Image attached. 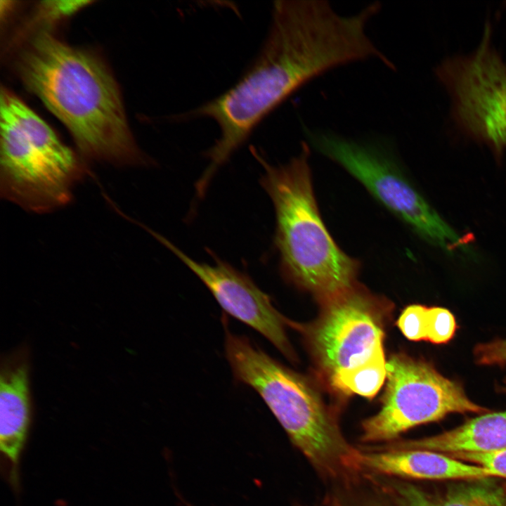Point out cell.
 <instances>
[{
	"instance_id": "1",
	"label": "cell",
	"mask_w": 506,
	"mask_h": 506,
	"mask_svg": "<svg viewBox=\"0 0 506 506\" xmlns=\"http://www.w3.org/2000/svg\"><path fill=\"white\" fill-rule=\"evenodd\" d=\"M373 17L368 8L341 14L323 0L274 2L264 44L247 73L223 94L181 117H208L220 129L206 153L209 164L201 181L209 183L257 125L299 88L341 66L379 60L382 52L367 32Z\"/></svg>"
},
{
	"instance_id": "2",
	"label": "cell",
	"mask_w": 506,
	"mask_h": 506,
	"mask_svg": "<svg viewBox=\"0 0 506 506\" xmlns=\"http://www.w3.org/2000/svg\"><path fill=\"white\" fill-rule=\"evenodd\" d=\"M18 67L25 85L67 126L85 156L121 166L149 164L129 128L113 77L94 56L42 30Z\"/></svg>"
},
{
	"instance_id": "3",
	"label": "cell",
	"mask_w": 506,
	"mask_h": 506,
	"mask_svg": "<svg viewBox=\"0 0 506 506\" xmlns=\"http://www.w3.org/2000/svg\"><path fill=\"white\" fill-rule=\"evenodd\" d=\"M225 351L235 379L260 395L291 443L320 476L353 484L362 474L361 450L346 441L336 415L316 389L245 337L227 331Z\"/></svg>"
},
{
	"instance_id": "4",
	"label": "cell",
	"mask_w": 506,
	"mask_h": 506,
	"mask_svg": "<svg viewBox=\"0 0 506 506\" xmlns=\"http://www.w3.org/2000/svg\"><path fill=\"white\" fill-rule=\"evenodd\" d=\"M252 152L263 167L260 183L274 206V242L284 277L320 304L351 287L359 262L337 245L323 222L313 190L309 145L303 143L298 155L279 166Z\"/></svg>"
},
{
	"instance_id": "5",
	"label": "cell",
	"mask_w": 506,
	"mask_h": 506,
	"mask_svg": "<svg viewBox=\"0 0 506 506\" xmlns=\"http://www.w3.org/2000/svg\"><path fill=\"white\" fill-rule=\"evenodd\" d=\"M0 113L1 196L37 213L68 203L85 171L76 154L24 102L4 89Z\"/></svg>"
},
{
	"instance_id": "6",
	"label": "cell",
	"mask_w": 506,
	"mask_h": 506,
	"mask_svg": "<svg viewBox=\"0 0 506 506\" xmlns=\"http://www.w3.org/2000/svg\"><path fill=\"white\" fill-rule=\"evenodd\" d=\"M487 412L467 397L460 383L432 365L405 354L393 355L387 362L381 408L362 422L361 441L390 443L411 428L450 413Z\"/></svg>"
},
{
	"instance_id": "7",
	"label": "cell",
	"mask_w": 506,
	"mask_h": 506,
	"mask_svg": "<svg viewBox=\"0 0 506 506\" xmlns=\"http://www.w3.org/2000/svg\"><path fill=\"white\" fill-rule=\"evenodd\" d=\"M307 134L320 153L343 167L422 238L446 250L467 249V241L439 216L377 145L328 131L309 130Z\"/></svg>"
},
{
	"instance_id": "8",
	"label": "cell",
	"mask_w": 506,
	"mask_h": 506,
	"mask_svg": "<svg viewBox=\"0 0 506 506\" xmlns=\"http://www.w3.org/2000/svg\"><path fill=\"white\" fill-rule=\"evenodd\" d=\"M319 317L302 327L320 373L330 383L384 351L389 304L357 283L320 304Z\"/></svg>"
},
{
	"instance_id": "9",
	"label": "cell",
	"mask_w": 506,
	"mask_h": 506,
	"mask_svg": "<svg viewBox=\"0 0 506 506\" xmlns=\"http://www.w3.org/2000/svg\"><path fill=\"white\" fill-rule=\"evenodd\" d=\"M491 36L487 23L476 48L445 60L436 74L449 93L460 129L502 153L506 150V62Z\"/></svg>"
},
{
	"instance_id": "10",
	"label": "cell",
	"mask_w": 506,
	"mask_h": 506,
	"mask_svg": "<svg viewBox=\"0 0 506 506\" xmlns=\"http://www.w3.org/2000/svg\"><path fill=\"white\" fill-rule=\"evenodd\" d=\"M145 229L200 278L226 312L261 333L287 358L294 359L285 332L289 320L248 275L217 257L214 265L196 261L162 235Z\"/></svg>"
},
{
	"instance_id": "11",
	"label": "cell",
	"mask_w": 506,
	"mask_h": 506,
	"mask_svg": "<svg viewBox=\"0 0 506 506\" xmlns=\"http://www.w3.org/2000/svg\"><path fill=\"white\" fill-rule=\"evenodd\" d=\"M362 473L403 480H477L496 478L489 469L449 455L422 449L361 450Z\"/></svg>"
},
{
	"instance_id": "12",
	"label": "cell",
	"mask_w": 506,
	"mask_h": 506,
	"mask_svg": "<svg viewBox=\"0 0 506 506\" xmlns=\"http://www.w3.org/2000/svg\"><path fill=\"white\" fill-rule=\"evenodd\" d=\"M495 479L468 480L432 492L406 480L370 476L396 506H506V485Z\"/></svg>"
},
{
	"instance_id": "13",
	"label": "cell",
	"mask_w": 506,
	"mask_h": 506,
	"mask_svg": "<svg viewBox=\"0 0 506 506\" xmlns=\"http://www.w3.org/2000/svg\"><path fill=\"white\" fill-rule=\"evenodd\" d=\"M383 448L422 449L445 454L492 453L506 450V410L485 413L441 434L418 439L396 440Z\"/></svg>"
},
{
	"instance_id": "14",
	"label": "cell",
	"mask_w": 506,
	"mask_h": 506,
	"mask_svg": "<svg viewBox=\"0 0 506 506\" xmlns=\"http://www.w3.org/2000/svg\"><path fill=\"white\" fill-rule=\"evenodd\" d=\"M27 365L23 361L5 367L1 371L0 446L11 464V479L15 486L18 484L19 458L30 422Z\"/></svg>"
},
{
	"instance_id": "15",
	"label": "cell",
	"mask_w": 506,
	"mask_h": 506,
	"mask_svg": "<svg viewBox=\"0 0 506 506\" xmlns=\"http://www.w3.org/2000/svg\"><path fill=\"white\" fill-rule=\"evenodd\" d=\"M387 378V362L384 351L364 364L337 376L330 386L344 394H356L372 398Z\"/></svg>"
},
{
	"instance_id": "16",
	"label": "cell",
	"mask_w": 506,
	"mask_h": 506,
	"mask_svg": "<svg viewBox=\"0 0 506 506\" xmlns=\"http://www.w3.org/2000/svg\"><path fill=\"white\" fill-rule=\"evenodd\" d=\"M457 323L453 313L439 306L428 308L427 340L442 344L450 341L455 335Z\"/></svg>"
},
{
	"instance_id": "17",
	"label": "cell",
	"mask_w": 506,
	"mask_h": 506,
	"mask_svg": "<svg viewBox=\"0 0 506 506\" xmlns=\"http://www.w3.org/2000/svg\"><path fill=\"white\" fill-rule=\"evenodd\" d=\"M428 308L421 304H412L403 311L397 325L407 339L427 340Z\"/></svg>"
},
{
	"instance_id": "18",
	"label": "cell",
	"mask_w": 506,
	"mask_h": 506,
	"mask_svg": "<svg viewBox=\"0 0 506 506\" xmlns=\"http://www.w3.org/2000/svg\"><path fill=\"white\" fill-rule=\"evenodd\" d=\"M447 455L485 467L491 470L496 478L506 479V450L492 453H458Z\"/></svg>"
},
{
	"instance_id": "19",
	"label": "cell",
	"mask_w": 506,
	"mask_h": 506,
	"mask_svg": "<svg viewBox=\"0 0 506 506\" xmlns=\"http://www.w3.org/2000/svg\"><path fill=\"white\" fill-rule=\"evenodd\" d=\"M90 3L89 1L77 0L48 1H44L41 7L49 17L61 18L73 14Z\"/></svg>"
},
{
	"instance_id": "20",
	"label": "cell",
	"mask_w": 506,
	"mask_h": 506,
	"mask_svg": "<svg viewBox=\"0 0 506 506\" xmlns=\"http://www.w3.org/2000/svg\"><path fill=\"white\" fill-rule=\"evenodd\" d=\"M293 506H345L344 502L337 496L333 495H327L320 503L316 505H305L295 504Z\"/></svg>"
},
{
	"instance_id": "21",
	"label": "cell",
	"mask_w": 506,
	"mask_h": 506,
	"mask_svg": "<svg viewBox=\"0 0 506 506\" xmlns=\"http://www.w3.org/2000/svg\"><path fill=\"white\" fill-rule=\"evenodd\" d=\"M362 506H391L389 503L376 499L369 500L363 504Z\"/></svg>"
},
{
	"instance_id": "22",
	"label": "cell",
	"mask_w": 506,
	"mask_h": 506,
	"mask_svg": "<svg viewBox=\"0 0 506 506\" xmlns=\"http://www.w3.org/2000/svg\"><path fill=\"white\" fill-rule=\"evenodd\" d=\"M500 390L506 393V380L504 382L503 385L500 388Z\"/></svg>"
}]
</instances>
